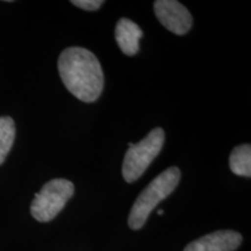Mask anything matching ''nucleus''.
<instances>
[{"mask_svg": "<svg viewBox=\"0 0 251 251\" xmlns=\"http://www.w3.org/2000/svg\"><path fill=\"white\" fill-rule=\"evenodd\" d=\"M58 74L71 94L84 102H94L103 90V72L92 51L80 47L64 49L58 57Z\"/></svg>", "mask_w": 251, "mask_h": 251, "instance_id": "obj_1", "label": "nucleus"}, {"mask_svg": "<svg viewBox=\"0 0 251 251\" xmlns=\"http://www.w3.org/2000/svg\"><path fill=\"white\" fill-rule=\"evenodd\" d=\"M180 180V170L177 166L166 169L147 186L135 200L128 216V226L133 230H139L148 220L150 213L176 190Z\"/></svg>", "mask_w": 251, "mask_h": 251, "instance_id": "obj_2", "label": "nucleus"}, {"mask_svg": "<svg viewBox=\"0 0 251 251\" xmlns=\"http://www.w3.org/2000/svg\"><path fill=\"white\" fill-rule=\"evenodd\" d=\"M164 141V130L157 127L139 143H128L129 148L126 152L122 164V176L127 183H134L140 179L141 176L161 152Z\"/></svg>", "mask_w": 251, "mask_h": 251, "instance_id": "obj_3", "label": "nucleus"}, {"mask_svg": "<svg viewBox=\"0 0 251 251\" xmlns=\"http://www.w3.org/2000/svg\"><path fill=\"white\" fill-rule=\"evenodd\" d=\"M75 193L70 180L57 178L43 185L31 201L30 213L39 222H49L58 215Z\"/></svg>", "mask_w": 251, "mask_h": 251, "instance_id": "obj_4", "label": "nucleus"}, {"mask_svg": "<svg viewBox=\"0 0 251 251\" xmlns=\"http://www.w3.org/2000/svg\"><path fill=\"white\" fill-rule=\"evenodd\" d=\"M153 11L159 23L176 35H185L192 28L193 18L190 11L176 0H156Z\"/></svg>", "mask_w": 251, "mask_h": 251, "instance_id": "obj_5", "label": "nucleus"}, {"mask_svg": "<svg viewBox=\"0 0 251 251\" xmlns=\"http://www.w3.org/2000/svg\"><path fill=\"white\" fill-rule=\"evenodd\" d=\"M242 235L234 230H216L187 244L184 251H235L242 243Z\"/></svg>", "mask_w": 251, "mask_h": 251, "instance_id": "obj_6", "label": "nucleus"}, {"mask_svg": "<svg viewBox=\"0 0 251 251\" xmlns=\"http://www.w3.org/2000/svg\"><path fill=\"white\" fill-rule=\"evenodd\" d=\"M142 36V29L130 19L121 18L115 26V40L121 51L127 56H134L139 52Z\"/></svg>", "mask_w": 251, "mask_h": 251, "instance_id": "obj_7", "label": "nucleus"}, {"mask_svg": "<svg viewBox=\"0 0 251 251\" xmlns=\"http://www.w3.org/2000/svg\"><path fill=\"white\" fill-rule=\"evenodd\" d=\"M229 168L233 174L241 177H251V147L242 144L233 149L229 156Z\"/></svg>", "mask_w": 251, "mask_h": 251, "instance_id": "obj_8", "label": "nucleus"}, {"mask_svg": "<svg viewBox=\"0 0 251 251\" xmlns=\"http://www.w3.org/2000/svg\"><path fill=\"white\" fill-rule=\"evenodd\" d=\"M15 124L9 117H0V164L5 162L14 143Z\"/></svg>", "mask_w": 251, "mask_h": 251, "instance_id": "obj_9", "label": "nucleus"}, {"mask_svg": "<svg viewBox=\"0 0 251 251\" xmlns=\"http://www.w3.org/2000/svg\"><path fill=\"white\" fill-rule=\"evenodd\" d=\"M71 4L81 9H85V11L92 12L101 7L103 1L102 0H72Z\"/></svg>", "mask_w": 251, "mask_h": 251, "instance_id": "obj_10", "label": "nucleus"}, {"mask_svg": "<svg viewBox=\"0 0 251 251\" xmlns=\"http://www.w3.org/2000/svg\"><path fill=\"white\" fill-rule=\"evenodd\" d=\"M157 214H158V215H163V214H164V211H162V209H159V211H157Z\"/></svg>", "mask_w": 251, "mask_h": 251, "instance_id": "obj_11", "label": "nucleus"}]
</instances>
